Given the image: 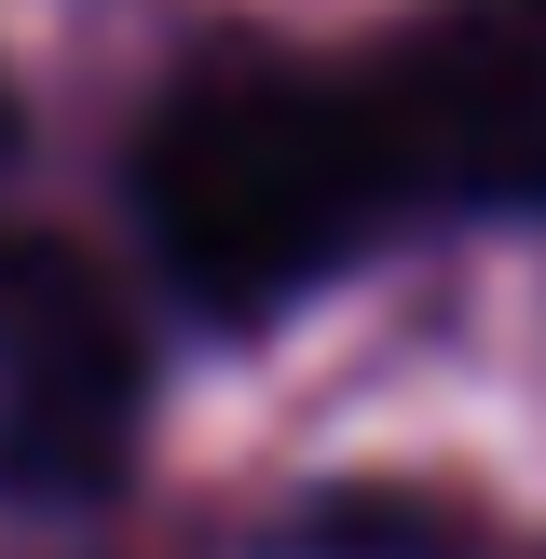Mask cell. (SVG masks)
<instances>
[{"instance_id":"cell-1","label":"cell","mask_w":546,"mask_h":559,"mask_svg":"<svg viewBox=\"0 0 546 559\" xmlns=\"http://www.w3.org/2000/svg\"><path fill=\"white\" fill-rule=\"evenodd\" d=\"M136 218L205 314H287L410 218L369 69L314 55H205L136 136Z\"/></svg>"},{"instance_id":"cell-2","label":"cell","mask_w":546,"mask_h":559,"mask_svg":"<svg viewBox=\"0 0 546 559\" xmlns=\"http://www.w3.org/2000/svg\"><path fill=\"white\" fill-rule=\"evenodd\" d=\"M410 205H546V0H437L355 55Z\"/></svg>"},{"instance_id":"cell-3","label":"cell","mask_w":546,"mask_h":559,"mask_svg":"<svg viewBox=\"0 0 546 559\" xmlns=\"http://www.w3.org/2000/svg\"><path fill=\"white\" fill-rule=\"evenodd\" d=\"M123 396H136V328L109 314V287L69 246L0 218V451L27 491H82L123 451Z\"/></svg>"}]
</instances>
